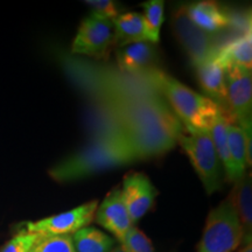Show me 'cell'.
I'll return each instance as SVG.
<instances>
[{
	"label": "cell",
	"mask_w": 252,
	"mask_h": 252,
	"mask_svg": "<svg viewBox=\"0 0 252 252\" xmlns=\"http://www.w3.org/2000/svg\"><path fill=\"white\" fill-rule=\"evenodd\" d=\"M162 98L141 97L108 105L139 160L168 152L185 130Z\"/></svg>",
	"instance_id": "obj_1"
},
{
	"label": "cell",
	"mask_w": 252,
	"mask_h": 252,
	"mask_svg": "<svg viewBox=\"0 0 252 252\" xmlns=\"http://www.w3.org/2000/svg\"><path fill=\"white\" fill-rule=\"evenodd\" d=\"M139 158L123 133H106L94 137L88 146L71 154L49 171L58 182H74L96 173L131 165Z\"/></svg>",
	"instance_id": "obj_2"
},
{
	"label": "cell",
	"mask_w": 252,
	"mask_h": 252,
	"mask_svg": "<svg viewBox=\"0 0 252 252\" xmlns=\"http://www.w3.org/2000/svg\"><path fill=\"white\" fill-rule=\"evenodd\" d=\"M158 89L187 132H209L222 108L162 71L156 72Z\"/></svg>",
	"instance_id": "obj_3"
},
{
	"label": "cell",
	"mask_w": 252,
	"mask_h": 252,
	"mask_svg": "<svg viewBox=\"0 0 252 252\" xmlns=\"http://www.w3.org/2000/svg\"><path fill=\"white\" fill-rule=\"evenodd\" d=\"M243 237V228L228 197L208 215L197 252H234Z\"/></svg>",
	"instance_id": "obj_4"
},
{
	"label": "cell",
	"mask_w": 252,
	"mask_h": 252,
	"mask_svg": "<svg viewBox=\"0 0 252 252\" xmlns=\"http://www.w3.org/2000/svg\"><path fill=\"white\" fill-rule=\"evenodd\" d=\"M178 143L188 156L207 193L212 195L220 190L224 173L209 132H182Z\"/></svg>",
	"instance_id": "obj_5"
},
{
	"label": "cell",
	"mask_w": 252,
	"mask_h": 252,
	"mask_svg": "<svg viewBox=\"0 0 252 252\" xmlns=\"http://www.w3.org/2000/svg\"><path fill=\"white\" fill-rule=\"evenodd\" d=\"M98 202L91 201L68 212L53 215L36 222L26 223V230L32 234H37L42 237L48 236H72L82 228L89 226L94 220Z\"/></svg>",
	"instance_id": "obj_6"
},
{
	"label": "cell",
	"mask_w": 252,
	"mask_h": 252,
	"mask_svg": "<svg viewBox=\"0 0 252 252\" xmlns=\"http://www.w3.org/2000/svg\"><path fill=\"white\" fill-rule=\"evenodd\" d=\"M226 88L225 111L236 122L243 125L251 122L252 74L251 69L231 65L224 69Z\"/></svg>",
	"instance_id": "obj_7"
},
{
	"label": "cell",
	"mask_w": 252,
	"mask_h": 252,
	"mask_svg": "<svg viewBox=\"0 0 252 252\" xmlns=\"http://www.w3.org/2000/svg\"><path fill=\"white\" fill-rule=\"evenodd\" d=\"M115 43V30L111 20L94 15L82 20L71 45L72 54L86 55L94 59H105L110 47Z\"/></svg>",
	"instance_id": "obj_8"
},
{
	"label": "cell",
	"mask_w": 252,
	"mask_h": 252,
	"mask_svg": "<svg viewBox=\"0 0 252 252\" xmlns=\"http://www.w3.org/2000/svg\"><path fill=\"white\" fill-rule=\"evenodd\" d=\"M173 30L179 42L184 47L193 65L198 64L204 60L215 54L219 46L212 33H207L189 20L186 14L185 6H182L173 15Z\"/></svg>",
	"instance_id": "obj_9"
},
{
	"label": "cell",
	"mask_w": 252,
	"mask_h": 252,
	"mask_svg": "<svg viewBox=\"0 0 252 252\" xmlns=\"http://www.w3.org/2000/svg\"><path fill=\"white\" fill-rule=\"evenodd\" d=\"M94 220L102 228L111 232L119 244L124 242L126 235L133 228V223L125 206L121 188L112 189L98 204Z\"/></svg>",
	"instance_id": "obj_10"
},
{
	"label": "cell",
	"mask_w": 252,
	"mask_h": 252,
	"mask_svg": "<svg viewBox=\"0 0 252 252\" xmlns=\"http://www.w3.org/2000/svg\"><path fill=\"white\" fill-rule=\"evenodd\" d=\"M122 195L130 214L132 223H137L153 207L158 195L149 176L143 173H132L123 180Z\"/></svg>",
	"instance_id": "obj_11"
},
{
	"label": "cell",
	"mask_w": 252,
	"mask_h": 252,
	"mask_svg": "<svg viewBox=\"0 0 252 252\" xmlns=\"http://www.w3.org/2000/svg\"><path fill=\"white\" fill-rule=\"evenodd\" d=\"M194 67L198 83H200L204 93L209 96L208 98L214 100L215 103L220 102V108L225 110L226 88L224 68L217 61L215 54L194 65Z\"/></svg>",
	"instance_id": "obj_12"
},
{
	"label": "cell",
	"mask_w": 252,
	"mask_h": 252,
	"mask_svg": "<svg viewBox=\"0 0 252 252\" xmlns=\"http://www.w3.org/2000/svg\"><path fill=\"white\" fill-rule=\"evenodd\" d=\"M185 9L189 20L207 33L214 34L230 26L229 14L215 1H197L185 6Z\"/></svg>",
	"instance_id": "obj_13"
},
{
	"label": "cell",
	"mask_w": 252,
	"mask_h": 252,
	"mask_svg": "<svg viewBox=\"0 0 252 252\" xmlns=\"http://www.w3.org/2000/svg\"><path fill=\"white\" fill-rule=\"evenodd\" d=\"M230 202L237 214L239 222L243 228L245 244L251 243L252 234V185L251 174H245L235 182L231 195L229 196Z\"/></svg>",
	"instance_id": "obj_14"
},
{
	"label": "cell",
	"mask_w": 252,
	"mask_h": 252,
	"mask_svg": "<svg viewBox=\"0 0 252 252\" xmlns=\"http://www.w3.org/2000/svg\"><path fill=\"white\" fill-rule=\"evenodd\" d=\"M156 49L147 41L121 47L117 53V62L121 70L132 75L149 69L153 64Z\"/></svg>",
	"instance_id": "obj_15"
},
{
	"label": "cell",
	"mask_w": 252,
	"mask_h": 252,
	"mask_svg": "<svg viewBox=\"0 0 252 252\" xmlns=\"http://www.w3.org/2000/svg\"><path fill=\"white\" fill-rule=\"evenodd\" d=\"M215 58L223 68L239 65L251 69L252 67V37L251 31L242 34L234 40L219 47L215 52Z\"/></svg>",
	"instance_id": "obj_16"
},
{
	"label": "cell",
	"mask_w": 252,
	"mask_h": 252,
	"mask_svg": "<svg viewBox=\"0 0 252 252\" xmlns=\"http://www.w3.org/2000/svg\"><path fill=\"white\" fill-rule=\"evenodd\" d=\"M226 138L230 160L234 169V182H236L247 173L248 166H251L252 156L248 151L247 139L241 126L230 122L226 126Z\"/></svg>",
	"instance_id": "obj_17"
},
{
	"label": "cell",
	"mask_w": 252,
	"mask_h": 252,
	"mask_svg": "<svg viewBox=\"0 0 252 252\" xmlns=\"http://www.w3.org/2000/svg\"><path fill=\"white\" fill-rule=\"evenodd\" d=\"M115 30V42L121 47L147 41L143 14L137 12L118 14L111 20Z\"/></svg>",
	"instance_id": "obj_18"
},
{
	"label": "cell",
	"mask_w": 252,
	"mask_h": 252,
	"mask_svg": "<svg viewBox=\"0 0 252 252\" xmlns=\"http://www.w3.org/2000/svg\"><path fill=\"white\" fill-rule=\"evenodd\" d=\"M228 112L225 110H220V112L214 121L212 127H210L209 135L213 140L217 157H219L223 169L225 172L224 174L226 181L234 182V169H232V163L231 160H230L228 138H226V126L231 121V118L228 117Z\"/></svg>",
	"instance_id": "obj_19"
},
{
	"label": "cell",
	"mask_w": 252,
	"mask_h": 252,
	"mask_svg": "<svg viewBox=\"0 0 252 252\" xmlns=\"http://www.w3.org/2000/svg\"><path fill=\"white\" fill-rule=\"evenodd\" d=\"M75 252H110L115 239L94 226H86L71 236Z\"/></svg>",
	"instance_id": "obj_20"
},
{
	"label": "cell",
	"mask_w": 252,
	"mask_h": 252,
	"mask_svg": "<svg viewBox=\"0 0 252 252\" xmlns=\"http://www.w3.org/2000/svg\"><path fill=\"white\" fill-rule=\"evenodd\" d=\"M143 8L147 42L154 45L160 40V30L163 23L165 4L162 0H150V1L144 2Z\"/></svg>",
	"instance_id": "obj_21"
},
{
	"label": "cell",
	"mask_w": 252,
	"mask_h": 252,
	"mask_svg": "<svg viewBox=\"0 0 252 252\" xmlns=\"http://www.w3.org/2000/svg\"><path fill=\"white\" fill-rule=\"evenodd\" d=\"M41 238L42 236L21 230L9 239L0 252H32Z\"/></svg>",
	"instance_id": "obj_22"
},
{
	"label": "cell",
	"mask_w": 252,
	"mask_h": 252,
	"mask_svg": "<svg viewBox=\"0 0 252 252\" xmlns=\"http://www.w3.org/2000/svg\"><path fill=\"white\" fill-rule=\"evenodd\" d=\"M32 252H75L71 236L42 237Z\"/></svg>",
	"instance_id": "obj_23"
},
{
	"label": "cell",
	"mask_w": 252,
	"mask_h": 252,
	"mask_svg": "<svg viewBox=\"0 0 252 252\" xmlns=\"http://www.w3.org/2000/svg\"><path fill=\"white\" fill-rule=\"evenodd\" d=\"M122 245L125 252H154L151 239L135 226L128 231Z\"/></svg>",
	"instance_id": "obj_24"
},
{
	"label": "cell",
	"mask_w": 252,
	"mask_h": 252,
	"mask_svg": "<svg viewBox=\"0 0 252 252\" xmlns=\"http://www.w3.org/2000/svg\"><path fill=\"white\" fill-rule=\"evenodd\" d=\"M86 4L93 11L91 14L104 20H112L119 14L117 5L112 0H87Z\"/></svg>",
	"instance_id": "obj_25"
},
{
	"label": "cell",
	"mask_w": 252,
	"mask_h": 252,
	"mask_svg": "<svg viewBox=\"0 0 252 252\" xmlns=\"http://www.w3.org/2000/svg\"><path fill=\"white\" fill-rule=\"evenodd\" d=\"M110 252H125V250H124V247H123L122 244H118V245H115Z\"/></svg>",
	"instance_id": "obj_26"
},
{
	"label": "cell",
	"mask_w": 252,
	"mask_h": 252,
	"mask_svg": "<svg viewBox=\"0 0 252 252\" xmlns=\"http://www.w3.org/2000/svg\"><path fill=\"white\" fill-rule=\"evenodd\" d=\"M239 252H252V245H251V243L245 244L244 248L242 249V250L239 251Z\"/></svg>",
	"instance_id": "obj_27"
}]
</instances>
